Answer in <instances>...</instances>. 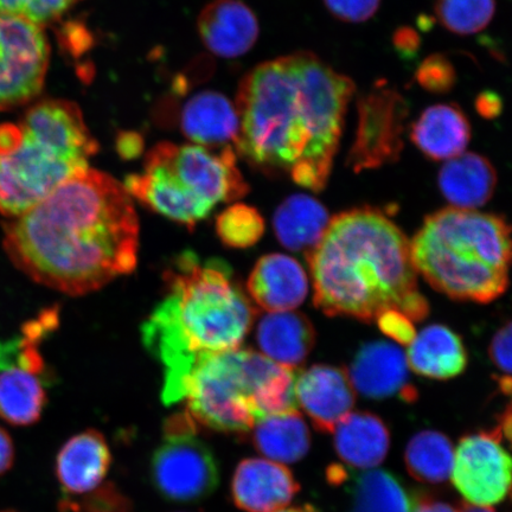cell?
Instances as JSON below:
<instances>
[{
	"mask_svg": "<svg viewBox=\"0 0 512 512\" xmlns=\"http://www.w3.org/2000/svg\"><path fill=\"white\" fill-rule=\"evenodd\" d=\"M12 264L37 284L83 296L136 270L139 220L132 196L85 169L22 215L3 222Z\"/></svg>",
	"mask_w": 512,
	"mask_h": 512,
	"instance_id": "6da1fadb",
	"label": "cell"
},
{
	"mask_svg": "<svg viewBox=\"0 0 512 512\" xmlns=\"http://www.w3.org/2000/svg\"><path fill=\"white\" fill-rule=\"evenodd\" d=\"M355 89L309 51L260 64L240 83L236 151L265 174L324 190Z\"/></svg>",
	"mask_w": 512,
	"mask_h": 512,
	"instance_id": "7a4b0ae2",
	"label": "cell"
},
{
	"mask_svg": "<svg viewBox=\"0 0 512 512\" xmlns=\"http://www.w3.org/2000/svg\"><path fill=\"white\" fill-rule=\"evenodd\" d=\"M306 256L313 304L326 316L374 322L384 311L398 310L420 322L430 313L411 242L380 210L358 208L332 217Z\"/></svg>",
	"mask_w": 512,
	"mask_h": 512,
	"instance_id": "3957f363",
	"label": "cell"
},
{
	"mask_svg": "<svg viewBox=\"0 0 512 512\" xmlns=\"http://www.w3.org/2000/svg\"><path fill=\"white\" fill-rule=\"evenodd\" d=\"M164 280L168 294L143 324L142 335L164 367L163 402L175 405L197 358L239 349L256 310L222 260L184 253Z\"/></svg>",
	"mask_w": 512,
	"mask_h": 512,
	"instance_id": "277c9868",
	"label": "cell"
},
{
	"mask_svg": "<svg viewBox=\"0 0 512 512\" xmlns=\"http://www.w3.org/2000/svg\"><path fill=\"white\" fill-rule=\"evenodd\" d=\"M416 273L454 300L488 304L509 286L510 227L502 216L445 208L428 215L411 242Z\"/></svg>",
	"mask_w": 512,
	"mask_h": 512,
	"instance_id": "5b68a950",
	"label": "cell"
},
{
	"mask_svg": "<svg viewBox=\"0 0 512 512\" xmlns=\"http://www.w3.org/2000/svg\"><path fill=\"white\" fill-rule=\"evenodd\" d=\"M144 168V174L126 178L128 194L189 228L206 219L216 204L239 200L249 191L232 146L158 144Z\"/></svg>",
	"mask_w": 512,
	"mask_h": 512,
	"instance_id": "8992f818",
	"label": "cell"
},
{
	"mask_svg": "<svg viewBox=\"0 0 512 512\" xmlns=\"http://www.w3.org/2000/svg\"><path fill=\"white\" fill-rule=\"evenodd\" d=\"M290 368L251 349L197 358L183 386L187 412L201 425L246 433L284 388Z\"/></svg>",
	"mask_w": 512,
	"mask_h": 512,
	"instance_id": "52a82bcc",
	"label": "cell"
},
{
	"mask_svg": "<svg viewBox=\"0 0 512 512\" xmlns=\"http://www.w3.org/2000/svg\"><path fill=\"white\" fill-rule=\"evenodd\" d=\"M11 143L0 152V214L14 219L27 213L60 184L88 168L56 149L21 123Z\"/></svg>",
	"mask_w": 512,
	"mask_h": 512,
	"instance_id": "ba28073f",
	"label": "cell"
},
{
	"mask_svg": "<svg viewBox=\"0 0 512 512\" xmlns=\"http://www.w3.org/2000/svg\"><path fill=\"white\" fill-rule=\"evenodd\" d=\"M151 477L158 494L178 504L201 502L219 486V465L197 437L195 420L187 411L165 421L162 444L153 453Z\"/></svg>",
	"mask_w": 512,
	"mask_h": 512,
	"instance_id": "9c48e42d",
	"label": "cell"
},
{
	"mask_svg": "<svg viewBox=\"0 0 512 512\" xmlns=\"http://www.w3.org/2000/svg\"><path fill=\"white\" fill-rule=\"evenodd\" d=\"M409 105L396 89L379 81L357 100V128L348 165L355 172L398 162Z\"/></svg>",
	"mask_w": 512,
	"mask_h": 512,
	"instance_id": "30bf717a",
	"label": "cell"
},
{
	"mask_svg": "<svg viewBox=\"0 0 512 512\" xmlns=\"http://www.w3.org/2000/svg\"><path fill=\"white\" fill-rule=\"evenodd\" d=\"M49 46L40 25L0 14V111L27 104L41 93Z\"/></svg>",
	"mask_w": 512,
	"mask_h": 512,
	"instance_id": "8fae6325",
	"label": "cell"
},
{
	"mask_svg": "<svg viewBox=\"0 0 512 512\" xmlns=\"http://www.w3.org/2000/svg\"><path fill=\"white\" fill-rule=\"evenodd\" d=\"M511 458L502 446L499 431L469 435L454 454L451 477L465 501L476 507H492L509 495Z\"/></svg>",
	"mask_w": 512,
	"mask_h": 512,
	"instance_id": "7c38bea8",
	"label": "cell"
},
{
	"mask_svg": "<svg viewBox=\"0 0 512 512\" xmlns=\"http://www.w3.org/2000/svg\"><path fill=\"white\" fill-rule=\"evenodd\" d=\"M294 392L298 406L304 409L316 430L324 433L334 432L356 402L347 371L326 364L300 371Z\"/></svg>",
	"mask_w": 512,
	"mask_h": 512,
	"instance_id": "4fadbf2b",
	"label": "cell"
},
{
	"mask_svg": "<svg viewBox=\"0 0 512 512\" xmlns=\"http://www.w3.org/2000/svg\"><path fill=\"white\" fill-rule=\"evenodd\" d=\"M349 377L364 398L383 400L398 398L411 402L416 390L409 381L408 363L396 345L377 341L363 344L352 360Z\"/></svg>",
	"mask_w": 512,
	"mask_h": 512,
	"instance_id": "5bb4252c",
	"label": "cell"
},
{
	"mask_svg": "<svg viewBox=\"0 0 512 512\" xmlns=\"http://www.w3.org/2000/svg\"><path fill=\"white\" fill-rule=\"evenodd\" d=\"M232 498L247 512H273L284 509L299 491L292 472L270 459L249 458L236 467Z\"/></svg>",
	"mask_w": 512,
	"mask_h": 512,
	"instance_id": "9a60e30c",
	"label": "cell"
},
{
	"mask_svg": "<svg viewBox=\"0 0 512 512\" xmlns=\"http://www.w3.org/2000/svg\"><path fill=\"white\" fill-rule=\"evenodd\" d=\"M21 124L67 155L88 163L98 151L80 108L66 100L42 101L31 107Z\"/></svg>",
	"mask_w": 512,
	"mask_h": 512,
	"instance_id": "2e32d148",
	"label": "cell"
},
{
	"mask_svg": "<svg viewBox=\"0 0 512 512\" xmlns=\"http://www.w3.org/2000/svg\"><path fill=\"white\" fill-rule=\"evenodd\" d=\"M247 288L252 299L268 312L297 309L309 293V279L302 265L285 254H268L256 262Z\"/></svg>",
	"mask_w": 512,
	"mask_h": 512,
	"instance_id": "e0dca14e",
	"label": "cell"
},
{
	"mask_svg": "<svg viewBox=\"0 0 512 512\" xmlns=\"http://www.w3.org/2000/svg\"><path fill=\"white\" fill-rule=\"evenodd\" d=\"M111 464L112 453L104 435L87 430L74 435L62 446L55 472L67 495L82 496L99 488Z\"/></svg>",
	"mask_w": 512,
	"mask_h": 512,
	"instance_id": "ac0fdd59",
	"label": "cell"
},
{
	"mask_svg": "<svg viewBox=\"0 0 512 512\" xmlns=\"http://www.w3.org/2000/svg\"><path fill=\"white\" fill-rule=\"evenodd\" d=\"M200 35L207 48L227 59L245 55L259 37L253 11L240 0H215L200 15Z\"/></svg>",
	"mask_w": 512,
	"mask_h": 512,
	"instance_id": "d6986e66",
	"label": "cell"
},
{
	"mask_svg": "<svg viewBox=\"0 0 512 512\" xmlns=\"http://www.w3.org/2000/svg\"><path fill=\"white\" fill-rule=\"evenodd\" d=\"M181 130L196 145L222 149L238 140L239 113L226 96L202 92L192 96L183 107Z\"/></svg>",
	"mask_w": 512,
	"mask_h": 512,
	"instance_id": "ffe728a7",
	"label": "cell"
},
{
	"mask_svg": "<svg viewBox=\"0 0 512 512\" xmlns=\"http://www.w3.org/2000/svg\"><path fill=\"white\" fill-rule=\"evenodd\" d=\"M470 139V121L457 104L428 107L411 127L413 144L435 162L462 155Z\"/></svg>",
	"mask_w": 512,
	"mask_h": 512,
	"instance_id": "44dd1931",
	"label": "cell"
},
{
	"mask_svg": "<svg viewBox=\"0 0 512 512\" xmlns=\"http://www.w3.org/2000/svg\"><path fill=\"white\" fill-rule=\"evenodd\" d=\"M260 354L288 368L302 364L316 343L311 320L300 312H271L262 318L256 330Z\"/></svg>",
	"mask_w": 512,
	"mask_h": 512,
	"instance_id": "7402d4cb",
	"label": "cell"
},
{
	"mask_svg": "<svg viewBox=\"0 0 512 512\" xmlns=\"http://www.w3.org/2000/svg\"><path fill=\"white\" fill-rule=\"evenodd\" d=\"M438 184L452 207L476 210L494 196L497 172L488 158L466 152L447 160L440 169Z\"/></svg>",
	"mask_w": 512,
	"mask_h": 512,
	"instance_id": "603a6c76",
	"label": "cell"
},
{
	"mask_svg": "<svg viewBox=\"0 0 512 512\" xmlns=\"http://www.w3.org/2000/svg\"><path fill=\"white\" fill-rule=\"evenodd\" d=\"M406 358L414 373L432 380L453 379L467 366L462 337L441 324L427 326L416 335Z\"/></svg>",
	"mask_w": 512,
	"mask_h": 512,
	"instance_id": "cb8c5ba5",
	"label": "cell"
},
{
	"mask_svg": "<svg viewBox=\"0 0 512 512\" xmlns=\"http://www.w3.org/2000/svg\"><path fill=\"white\" fill-rule=\"evenodd\" d=\"M332 433H335L338 457L351 467L374 469L387 457L390 434L379 416L367 412L350 413Z\"/></svg>",
	"mask_w": 512,
	"mask_h": 512,
	"instance_id": "d4e9b609",
	"label": "cell"
},
{
	"mask_svg": "<svg viewBox=\"0 0 512 512\" xmlns=\"http://www.w3.org/2000/svg\"><path fill=\"white\" fill-rule=\"evenodd\" d=\"M330 221L328 210L309 195L286 198L275 211L274 233L293 252L311 251L317 245Z\"/></svg>",
	"mask_w": 512,
	"mask_h": 512,
	"instance_id": "484cf974",
	"label": "cell"
},
{
	"mask_svg": "<svg viewBox=\"0 0 512 512\" xmlns=\"http://www.w3.org/2000/svg\"><path fill=\"white\" fill-rule=\"evenodd\" d=\"M44 377L22 368L0 371V419L15 427L35 425L48 402Z\"/></svg>",
	"mask_w": 512,
	"mask_h": 512,
	"instance_id": "4316f807",
	"label": "cell"
},
{
	"mask_svg": "<svg viewBox=\"0 0 512 512\" xmlns=\"http://www.w3.org/2000/svg\"><path fill=\"white\" fill-rule=\"evenodd\" d=\"M252 431L256 450L275 463L299 462L310 450L309 428L298 411L266 416Z\"/></svg>",
	"mask_w": 512,
	"mask_h": 512,
	"instance_id": "83f0119b",
	"label": "cell"
},
{
	"mask_svg": "<svg viewBox=\"0 0 512 512\" xmlns=\"http://www.w3.org/2000/svg\"><path fill=\"white\" fill-rule=\"evenodd\" d=\"M405 460L408 472L419 482L445 483L453 469V445L443 433L420 432L409 441Z\"/></svg>",
	"mask_w": 512,
	"mask_h": 512,
	"instance_id": "f1b7e54d",
	"label": "cell"
},
{
	"mask_svg": "<svg viewBox=\"0 0 512 512\" xmlns=\"http://www.w3.org/2000/svg\"><path fill=\"white\" fill-rule=\"evenodd\" d=\"M351 512H412L414 498L400 480L383 470L358 477L352 491Z\"/></svg>",
	"mask_w": 512,
	"mask_h": 512,
	"instance_id": "f546056e",
	"label": "cell"
},
{
	"mask_svg": "<svg viewBox=\"0 0 512 512\" xmlns=\"http://www.w3.org/2000/svg\"><path fill=\"white\" fill-rule=\"evenodd\" d=\"M435 16L448 31L460 36L484 30L496 12V0H435Z\"/></svg>",
	"mask_w": 512,
	"mask_h": 512,
	"instance_id": "4dcf8cb0",
	"label": "cell"
},
{
	"mask_svg": "<svg viewBox=\"0 0 512 512\" xmlns=\"http://www.w3.org/2000/svg\"><path fill=\"white\" fill-rule=\"evenodd\" d=\"M216 230L224 245L245 249L260 241L265 233V220L258 209L247 204H234L219 216Z\"/></svg>",
	"mask_w": 512,
	"mask_h": 512,
	"instance_id": "1f68e13d",
	"label": "cell"
},
{
	"mask_svg": "<svg viewBox=\"0 0 512 512\" xmlns=\"http://www.w3.org/2000/svg\"><path fill=\"white\" fill-rule=\"evenodd\" d=\"M59 512H133V507L117 486L107 484L85 497L64 498L59 504Z\"/></svg>",
	"mask_w": 512,
	"mask_h": 512,
	"instance_id": "d6a6232c",
	"label": "cell"
},
{
	"mask_svg": "<svg viewBox=\"0 0 512 512\" xmlns=\"http://www.w3.org/2000/svg\"><path fill=\"white\" fill-rule=\"evenodd\" d=\"M80 0H0V14L28 19L37 25H47L60 18Z\"/></svg>",
	"mask_w": 512,
	"mask_h": 512,
	"instance_id": "836d02e7",
	"label": "cell"
},
{
	"mask_svg": "<svg viewBox=\"0 0 512 512\" xmlns=\"http://www.w3.org/2000/svg\"><path fill=\"white\" fill-rule=\"evenodd\" d=\"M418 85L432 94L450 93L457 83V72L453 63L443 54L426 57L416 69Z\"/></svg>",
	"mask_w": 512,
	"mask_h": 512,
	"instance_id": "e575fe53",
	"label": "cell"
},
{
	"mask_svg": "<svg viewBox=\"0 0 512 512\" xmlns=\"http://www.w3.org/2000/svg\"><path fill=\"white\" fill-rule=\"evenodd\" d=\"M324 4L339 21L362 23L376 14L381 0H324Z\"/></svg>",
	"mask_w": 512,
	"mask_h": 512,
	"instance_id": "d590c367",
	"label": "cell"
},
{
	"mask_svg": "<svg viewBox=\"0 0 512 512\" xmlns=\"http://www.w3.org/2000/svg\"><path fill=\"white\" fill-rule=\"evenodd\" d=\"M384 335L402 345H409L416 336L413 320L398 310H388L376 318Z\"/></svg>",
	"mask_w": 512,
	"mask_h": 512,
	"instance_id": "8d00e7d4",
	"label": "cell"
},
{
	"mask_svg": "<svg viewBox=\"0 0 512 512\" xmlns=\"http://www.w3.org/2000/svg\"><path fill=\"white\" fill-rule=\"evenodd\" d=\"M511 323L508 322L496 332L490 345V357L503 379H511Z\"/></svg>",
	"mask_w": 512,
	"mask_h": 512,
	"instance_id": "74e56055",
	"label": "cell"
},
{
	"mask_svg": "<svg viewBox=\"0 0 512 512\" xmlns=\"http://www.w3.org/2000/svg\"><path fill=\"white\" fill-rule=\"evenodd\" d=\"M393 44L396 51H398L402 57L411 59V57L419 53L421 40L418 31L412 28L402 27L394 32Z\"/></svg>",
	"mask_w": 512,
	"mask_h": 512,
	"instance_id": "f35d334b",
	"label": "cell"
},
{
	"mask_svg": "<svg viewBox=\"0 0 512 512\" xmlns=\"http://www.w3.org/2000/svg\"><path fill=\"white\" fill-rule=\"evenodd\" d=\"M476 110L480 117L495 119L503 112V100L496 92L484 91L477 96Z\"/></svg>",
	"mask_w": 512,
	"mask_h": 512,
	"instance_id": "ab89813d",
	"label": "cell"
},
{
	"mask_svg": "<svg viewBox=\"0 0 512 512\" xmlns=\"http://www.w3.org/2000/svg\"><path fill=\"white\" fill-rule=\"evenodd\" d=\"M15 445L10 434L0 427V477L9 472L15 463Z\"/></svg>",
	"mask_w": 512,
	"mask_h": 512,
	"instance_id": "60d3db41",
	"label": "cell"
},
{
	"mask_svg": "<svg viewBox=\"0 0 512 512\" xmlns=\"http://www.w3.org/2000/svg\"><path fill=\"white\" fill-rule=\"evenodd\" d=\"M412 512H459L452 505L428 497L414 498Z\"/></svg>",
	"mask_w": 512,
	"mask_h": 512,
	"instance_id": "b9f144b4",
	"label": "cell"
},
{
	"mask_svg": "<svg viewBox=\"0 0 512 512\" xmlns=\"http://www.w3.org/2000/svg\"><path fill=\"white\" fill-rule=\"evenodd\" d=\"M459 512H495L489 508L484 507H476V505H471L469 503H464L462 507H460Z\"/></svg>",
	"mask_w": 512,
	"mask_h": 512,
	"instance_id": "7bdbcfd3",
	"label": "cell"
},
{
	"mask_svg": "<svg viewBox=\"0 0 512 512\" xmlns=\"http://www.w3.org/2000/svg\"><path fill=\"white\" fill-rule=\"evenodd\" d=\"M273 512H315L313 511L312 509H309V508H293V509H281V510H278V511H273Z\"/></svg>",
	"mask_w": 512,
	"mask_h": 512,
	"instance_id": "ee69618b",
	"label": "cell"
},
{
	"mask_svg": "<svg viewBox=\"0 0 512 512\" xmlns=\"http://www.w3.org/2000/svg\"><path fill=\"white\" fill-rule=\"evenodd\" d=\"M0 512H18V511H16V510H12V509H8V510L0 511Z\"/></svg>",
	"mask_w": 512,
	"mask_h": 512,
	"instance_id": "f6af8a7d",
	"label": "cell"
}]
</instances>
